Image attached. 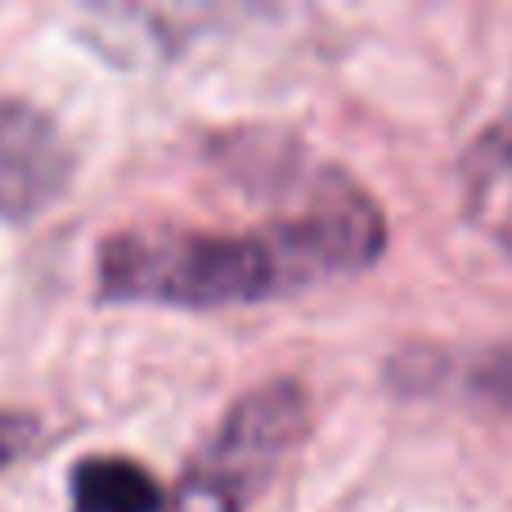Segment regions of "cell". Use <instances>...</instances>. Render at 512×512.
Returning <instances> with one entry per match:
<instances>
[{"instance_id":"cell-1","label":"cell","mask_w":512,"mask_h":512,"mask_svg":"<svg viewBox=\"0 0 512 512\" xmlns=\"http://www.w3.org/2000/svg\"><path fill=\"white\" fill-rule=\"evenodd\" d=\"M387 248L378 198L351 176L319 167L297 203L248 230L149 221L113 230L95 252L99 301L171 310L256 306L369 270Z\"/></svg>"},{"instance_id":"cell-2","label":"cell","mask_w":512,"mask_h":512,"mask_svg":"<svg viewBox=\"0 0 512 512\" xmlns=\"http://www.w3.org/2000/svg\"><path fill=\"white\" fill-rule=\"evenodd\" d=\"M306 432L310 396L301 382L274 378L248 391L221 418L212 441L198 450L189 468V495L212 512H243V499L261 490L274 468H283V459L306 441Z\"/></svg>"},{"instance_id":"cell-3","label":"cell","mask_w":512,"mask_h":512,"mask_svg":"<svg viewBox=\"0 0 512 512\" xmlns=\"http://www.w3.org/2000/svg\"><path fill=\"white\" fill-rule=\"evenodd\" d=\"M72 185V149L59 122L23 99H0V221L50 212Z\"/></svg>"},{"instance_id":"cell-4","label":"cell","mask_w":512,"mask_h":512,"mask_svg":"<svg viewBox=\"0 0 512 512\" xmlns=\"http://www.w3.org/2000/svg\"><path fill=\"white\" fill-rule=\"evenodd\" d=\"M400 387L418 396H454L472 409L512 414V337L481 346H414L396 360Z\"/></svg>"},{"instance_id":"cell-5","label":"cell","mask_w":512,"mask_h":512,"mask_svg":"<svg viewBox=\"0 0 512 512\" xmlns=\"http://www.w3.org/2000/svg\"><path fill=\"white\" fill-rule=\"evenodd\" d=\"M463 212L486 239L512 252V90L499 113L472 135L459 162Z\"/></svg>"},{"instance_id":"cell-6","label":"cell","mask_w":512,"mask_h":512,"mask_svg":"<svg viewBox=\"0 0 512 512\" xmlns=\"http://www.w3.org/2000/svg\"><path fill=\"white\" fill-rule=\"evenodd\" d=\"M72 512H171V495L144 463L90 454L72 468Z\"/></svg>"},{"instance_id":"cell-7","label":"cell","mask_w":512,"mask_h":512,"mask_svg":"<svg viewBox=\"0 0 512 512\" xmlns=\"http://www.w3.org/2000/svg\"><path fill=\"white\" fill-rule=\"evenodd\" d=\"M36 445H41V423L23 409H0V472L14 468Z\"/></svg>"}]
</instances>
